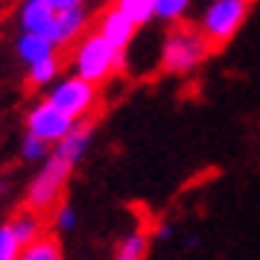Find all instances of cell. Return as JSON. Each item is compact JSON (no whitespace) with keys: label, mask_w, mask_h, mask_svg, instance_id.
Instances as JSON below:
<instances>
[{"label":"cell","mask_w":260,"mask_h":260,"mask_svg":"<svg viewBox=\"0 0 260 260\" xmlns=\"http://www.w3.org/2000/svg\"><path fill=\"white\" fill-rule=\"evenodd\" d=\"M120 64H123V50L108 44L100 32H88L73 50V73L94 85L106 82Z\"/></svg>","instance_id":"6da1fadb"},{"label":"cell","mask_w":260,"mask_h":260,"mask_svg":"<svg viewBox=\"0 0 260 260\" xmlns=\"http://www.w3.org/2000/svg\"><path fill=\"white\" fill-rule=\"evenodd\" d=\"M71 170L73 164H68L64 158L50 152L44 158V167L36 173L32 184H29V193H26V202L32 211H53L59 196L64 193V184L71 178Z\"/></svg>","instance_id":"7a4b0ae2"},{"label":"cell","mask_w":260,"mask_h":260,"mask_svg":"<svg viewBox=\"0 0 260 260\" xmlns=\"http://www.w3.org/2000/svg\"><path fill=\"white\" fill-rule=\"evenodd\" d=\"M205 50H208V38L202 32L176 29L167 36L164 47H161V64L170 73H187L205 59Z\"/></svg>","instance_id":"3957f363"},{"label":"cell","mask_w":260,"mask_h":260,"mask_svg":"<svg viewBox=\"0 0 260 260\" xmlns=\"http://www.w3.org/2000/svg\"><path fill=\"white\" fill-rule=\"evenodd\" d=\"M246 12L248 9L243 0H213L202 15V36L213 44H222L228 38H234L237 29L246 21Z\"/></svg>","instance_id":"277c9868"},{"label":"cell","mask_w":260,"mask_h":260,"mask_svg":"<svg viewBox=\"0 0 260 260\" xmlns=\"http://www.w3.org/2000/svg\"><path fill=\"white\" fill-rule=\"evenodd\" d=\"M47 100L53 106H59L73 120L88 117L91 108L96 106V85L73 73V76H68V79H61V82L53 85V91L47 94Z\"/></svg>","instance_id":"5b68a950"},{"label":"cell","mask_w":260,"mask_h":260,"mask_svg":"<svg viewBox=\"0 0 260 260\" xmlns=\"http://www.w3.org/2000/svg\"><path fill=\"white\" fill-rule=\"evenodd\" d=\"M73 123L76 120L68 117L59 106H53L50 100H41L36 106L29 108V114H26V132L29 135H36L41 141H47L50 146L53 143H59L68 132L73 129Z\"/></svg>","instance_id":"8992f818"},{"label":"cell","mask_w":260,"mask_h":260,"mask_svg":"<svg viewBox=\"0 0 260 260\" xmlns=\"http://www.w3.org/2000/svg\"><path fill=\"white\" fill-rule=\"evenodd\" d=\"M85 26H88V12H85V6H71V9H59V12L53 15L50 26H47V38L61 50V47L73 44L76 38L82 36Z\"/></svg>","instance_id":"52a82bcc"},{"label":"cell","mask_w":260,"mask_h":260,"mask_svg":"<svg viewBox=\"0 0 260 260\" xmlns=\"http://www.w3.org/2000/svg\"><path fill=\"white\" fill-rule=\"evenodd\" d=\"M100 36L106 38L108 44H114L117 50H126L132 44V38L138 32V24L132 21L129 15H123L117 6H111L106 12L100 15V29H96Z\"/></svg>","instance_id":"ba28073f"},{"label":"cell","mask_w":260,"mask_h":260,"mask_svg":"<svg viewBox=\"0 0 260 260\" xmlns=\"http://www.w3.org/2000/svg\"><path fill=\"white\" fill-rule=\"evenodd\" d=\"M88 146H91V123H73V129L61 138L59 143H53V155H59L64 158L68 164H76L85 152H88Z\"/></svg>","instance_id":"9c48e42d"},{"label":"cell","mask_w":260,"mask_h":260,"mask_svg":"<svg viewBox=\"0 0 260 260\" xmlns=\"http://www.w3.org/2000/svg\"><path fill=\"white\" fill-rule=\"evenodd\" d=\"M53 15H56V9L47 0H24L18 9V21L24 26V32H47Z\"/></svg>","instance_id":"30bf717a"},{"label":"cell","mask_w":260,"mask_h":260,"mask_svg":"<svg viewBox=\"0 0 260 260\" xmlns=\"http://www.w3.org/2000/svg\"><path fill=\"white\" fill-rule=\"evenodd\" d=\"M56 44L47 38V32H24V36L18 38V56L24 59V64H36L41 59H50V56H56Z\"/></svg>","instance_id":"8fae6325"},{"label":"cell","mask_w":260,"mask_h":260,"mask_svg":"<svg viewBox=\"0 0 260 260\" xmlns=\"http://www.w3.org/2000/svg\"><path fill=\"white\" fill-rule=\"evenodd\" d=\"M9 228H12V234L18 237V243L21 246H26V243H32V240H38V237L44 234V225H41V216H38V211H21L12 216V222H9Z\"/></svg>","instance_id":"7c38bea8"},{"label":"cell","mask_w":260,"mask_h":260,"mask_svg":"<svg viewBox=\"0 0 260 260\" xmlns=\"http://www.w3.org/2000/svg\"><path fill=\"white\" fill-rule=\"evenodd\" d=\"M21 260H61V248L53 237H38L21 248Z\"/></svg>","instance_id":"4fadbf2b"},{"label":"cell","mask_w":260,"mask_h":260,"mask_svg":"<svg viewBox=\"0 0 260 260\" xmlns=\"http://www.w3.org/2000/svg\"><path fill=\"white\" fill-rule=\"evenodd\" d=\"M149 251V240L143 231H132L129 237L120 240L117 251H114V260H143Z\"/></svg>","instance_id":"5bb4252c"},{"label":"cell","mask_w":260,"mask_h":260,"mask_svg":"<svg viewBox=\"0 0 260 260\" xmlns=\"http://www.w3.org/2000/svg\"><path fill=\"white\" fill-rule=\"evenodd\" d=\"M114 6L123 15H129L138 26L149 24L155 18V0H114Z\"/></svg>","instance_id":"9a60e30c"},{"label":"cell","mask_w":260,"mask_h":260,"mask_svg":"<svg viewBox=\"0 0 260 260\" xmlns=\"http://www.w3.org/2000/svg\"><path fill=\"white\" fill-rule=\"evenodd\" d=\"M56 76H59V56L41 59L36 64H29V71H26V79L32 85H50Z\"/></svg>","instance_id":"2e32d148"},{"label":"cell","mask_w":260,"mask_h":260,"mask_svg":"<svg viewBox=\"0 0 260 260\" xmlns=\"http://www.w3.org/2000/svg\"><path fill=\"white\" fill-rule=\"evenodd\" d=\"M190 9V0H155V18L161 21H181Z\"/></svg>","instance_id":"e0dca14e"},{"label":"cell","mask_w":260,"mask_h":260,"mask_svg":"<svg viewBox=\"0 0 260 260\" xmlns=\"http://www.w3.org/2000/svg\"><path fill=\"white\" fill-rule=\"evenodd\" d=\"M47 155H50V143L26 132L24 143H21V158H24V161H44Z\"/></svg>","instance_id":"ac0fdd59"},{"label":"cell","mask_w":260,"mask_h":260,"mask_svg":"<svg viewBox=\"0 0 260 260\" xmlns=\"http://www.w3.org/2000/svg\"><path fill=\"white\" fill-rule=\"evenodd\" d=\"M21 243L9 225H0V260H21Z\"/></svg>","instance_id":"d6986e66"},{"label":"cell","mask_w":260,"mask_h":260,"mask_svg":"<svg viewBox=\"0 0 260 260\" xmlns=\"http://www.w3.org/2000/svg\"><path fill=\"white\" fill-rule=\"evenodd\" d=\"M73 225H76V211L68 208V205H61L59 211H56V228L59 231H71Z\"/></svg>","instance_id":"ffe728a7"},{"label":"cell","mask_w":260,"mask_h":260,"mask_svg":"<svg viewBox=\"0 0 260 260\" xmlns=\"http://www.w3.org/2000/svg\"><path fill=\"white\" fill-rule=\"evenodd\" d=\"M50 6L59 12V9H71V6H82V0H47Z\"/></svg>","instance_id":"44dd1931"},{"label":"cell","mask_w":260,"mask_h":260,"mask_svg":"<svg viewBox=\"0 0 260 260\" xmlns=\"http://www.w3.org/2000/svg\"><path fill=\"white\" fill-rule=\"evenodd\" d=\"M243 3H246V0H243Z\"/></svg>","instance_id":"7402d4cb"},{"label":"cell","mask_w":260,"mask_h":260,"mask_svg":"<svg viewBox=\"0 0 260 260\" xmlns=\"http://www.w3.org/2000/svg\"><path fill=\"white\" fill-rule=\"evenodd\" d=\"M96 3H100V0H96Z\"/></svg>","instance_id":"603a6c76"}]
</instances>
